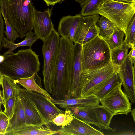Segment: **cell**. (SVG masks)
<instances>
[{"mask_svg": "<svg viewBox=\"0 0 135 135\" xmlns=\"http://www.w3.org/2000/svg\"><path fill=\"white\" fill-rule=\"evenodd\" d=\"M73 43L61 37L59 56L52 86L51 94L56 100L67 99L68 87L74 64Z\"/></svg>", "mask_w": 135, "mask_h": 135, "instance_id": "6da1fadb", "label": "cell"}, {"mask_svg": "<svg viewBox=\"0 0 135 135\" xmlns=\"http://www.w3.org/2000/svg\"><path fill=\"white\" fill-rule=\"evenodd\" d=\"M0 63V74L16 80L30 77L39 71V55L31 48L20 50L17 53L3 55Z\"/></svg>", "mask_w": 135, "mask_h": 135, "instance_id": "7a4b0ae2", "label": "cell"}, {"mask_svg": "<svg viewBox=\"0 0 135 135\" xmlns=\"http://www.w3.org/2000/svg\"><path fill=\"white\" fill-rule=\"evenodd\" d=\"M35 8L32 0H7V19L19 37L32 32Z\"/></svg>", "mask_w": 135, "mask_h": 135, "instance_id": "3957f363", "label": "cell"}, {"mask_svg": "<svg viewBox=\"0 0 135 135\" xmlns=\"http://www.w3.org/2000/svg\"><path fill=\"white\" fill-rule=\"evenodd\" d=\"M116 72L111 61L81 71L80 98L93 95Z\"/></svg>", "mask_w": 135, "mask_h": 135, "instance_id": "277c9868", "label": "cell"}, {"mask_svg": "<svg viewBox=\"0 0 135 135\" xmlns=\"http://www.w3.org/2000/svg\"><path fill=\"white\" fill-rule=\"evenodd\" d=\"M60 37L54 29L43 42L42 51L44 59L43 82L45 90L50 94L59 56Z\"/></svg>", "mask_w": 135, "mask_h": 135, "instance_id": "5b68a950", "label": "cell"}, {"mask_svg": "<svg viewBox=\"0 0 135 135\" xmlns=\"http://www.w3.org/2000/svg\"><path fill=\"white\" fill-rule=\"evenodd\" d=\"M82 46L81 71L111 61V50L98 35Z\"/></svg>", "mask_w": 135, "mask_h": 135, "instance_id": "8992f818", "label": "cell"}, {"mask_svg": "<svg viewBox=\"0 0 135 135\" xmlns=\"http://www.w3.org/2000/svg\"><path fill=\"white\" fill-rule=\"evenodd\" d=\"M135 13L134 6L112 0H106L97 8L98 14L108 18L125 34Z\"/></svg>", "mask_w": 135, "mask_h": 135, "instance_id": "52a82bcc", "label": "cell"}, {"mask_svg": "<svg viewBox=\"0 0 135 135\" xmlns=\"http://www.w3.org/2000/svg\"><path fill=\"white\" fill-rule=\"evenodd\" d=\"M120 82L100 99V103L114 115H127L132 109V104L122 89Z\"/></svg>", "mask_w": 135, "mask_h": 135, "instance_id": "ba28073f", "label": "cell"}, {"mask_svg": "<svg viewBox=\"0 0 135 135\" xmlns=\"http://www.w3.org/2000/svg\"><path fill=\"white\" fill-rule=\"evenodd\" d=\"M134 64L127 55L122 65L115 68L123 86V91L132 104L135 103Z\"/></svg>", "mask_w": 135, "mask_h": 135, "instance_id": "9c48e42d", "label": "cell"}, {"mask_svg": "<svg viewBox=\"0 0 135 135\" xmlns=\"http://www.w3.org/2000/svg\"><path fill=\"white\" fill-rule=\"evenodd\" d=\"M24 90L47 125L52 123V119L58 114L64 112V111L59 109L52 101L43 95L25 89Z\"/></svg>", "mask_w": 135, "mask_h": 135, "instance_id": "30bf717a", "label": "cell"}, {"mask_svg": "<svg viewBox=\"0 0 135 135\" xmlns=\"http://www.w3.org/2000/svg\"><path fill=\"white\" fill-rule=\"evenodd\" d=\"M100 17L98 14L82 17L74 36L73 43L82 45L98 35L96 23Z\"/></svg>", "mask_w": 135, "mask_h": 135, "instance_id": "8fae6325", "label": "cell"}, {"mask_svg": "<svg viewBox=\"0 0 135 135\" xmlns=\"http://www.w3.org/2000/svg\"><path fill=\"white\" fill-rule=\"evenodd\" d=\"M74 64L68 87L67 99L80 98V76L82 71V45L75 43Z\"/></svg>", "mask_w": 135, "mask_h": 135, "instance_id": "7c38bea8", "label": "cell"}, {"mask_svg": "<svg viewBox=\"0 0 135 135\" xmlns=\"http://www.w3.org/2000/svg\"><path fill=\"white\" fill-rule=\"evenodd\" d=\"M52 8L43 12L34 10L33 29L38 39L43 42L46 40L54 29L51 20Z\"/></svg>", "mask_w": 135, "mask_h": 135, "instance_id": "4fadbf2b", "label": "cell"}, {"mask_svg": "<svg viewBox=\"0 0 135 135\" xmlns=\"http://www.w3.org/2000/svg\"><path fill=\"white\" fill-rule=\"evenodd\" d=\"M18 96L23 107L26 124L37 126L48 125L36 106L28 97L24 89H17Z\"/></svg>", "mask_w": 135, "mask_h": 135, "instance_id": "5bb4252c", "label": "cell"}, {"mask_svg": "<svg viewBox=\"0 0 135 135\" xmlns=\"http://www.w3.org/2000/svg\"><path fill=\"white\" fill-rule=\"evenodd\" d=\"M57 134L62 135H104V133L73 116L68 125L62 126L57 130Z\"/></svg>", "mask_w": 135, "mask_h": 135, "instance_id": "9a60e30c", "label": "cell"}, {"mask_svg": "<svg viewBox=\"0 0 135 135\" xmlns=\"http://www.w3.org/2000/svg\"><path fill=\"white\" fill-rule=\"evenodd\" d=\"M82 16L78 14L74 16H65L59 22L57 33L61 37L68 38L73 42L79 23Z\"/></svg>", "mask_w": 135, "mask_h": 135, "instance_id": "2e32d148", "label": "cell"}, {"mask_svg": "<svg viewBox=\"0 0 135 135\" xmlns=\"http://www.w3.org/2000/svg\"><path fill=\"white\" fill-rule=\"evenodd\" d=\"M93 107L91 106H79L73 107L70 110L75 117L89 124L95 125L100 130L114 131V129L104 126L100 123L96 116Z\"/></svg>", "mask_w": 135, "mask_h": 135, "instance_id": "e0dca14e", "label": "cell"}, {"mask_svg": "<svg viewBox=\"0 0 135 135\" xmlns=\"http://www.w3.org/2000/svg\"><path fill=\"white\" fill-rule=\"evenodd\" d=\"M52 101L59 107L66 110H70L77 107L91 106L99 105L100 99L93 95L79 98H68L61 100L54 99Z\"/></svg>", "mask_w": 135, "mask_h": 135, "instance_id": "ac0fdd59", "label": "cell"}, {"mask_svg": "<svg viewBox=\"0 0 135 135\" xmlns=\"http://www.w3.org/2000/svg\"><path fill=\"white\" fill-rule=\"evenodd\" d=\"M39 126L25 124L8 133V135H52L57 134L54 131L46 125Z\"/></svg>", "mask_w": 135, "mask_h": 135, "instance_id": "d6986e66", "label": "cell"}, {"mask_svg": "<svg viewBox=\"0 0 135 135\" xmlns=\"http://www.w3.org/2000/svg\"><path fill=\"white\" fill-rule=\"evenodd\" d=\"M16 81L25 89L41 94L52 101L53 100L50 94L41 86V79L37 73L35 74L30 77L20 79Z\"/></svg>", "mask_w": 135, "mask_h": 135, "instance_id": "ffe728a7", "label": "cell"}, {"mask_svg": "<svg viewBox=\"0 0 135 135\" xmlns=\"http://www.w3.org/2000/svg\"><path fill=\"white\" fill-rule=\"evenodd\" d=\"M17 89H16V96L14 112L9 120V125L5 135L12 130L26 124L24 110L18 96Z\"/></svg>", "mask_w": 135, "mask_h": 135, "instance_id": "44dd1931", "label": "cell"}, {"mask_svg": "<svg viewBox=\"0 0 135 135\" xmlns=\"http://www.w3.org/2000/svg\"><path fill=\"white\" fill-rule=\"evenodd\" d=\"M26 37L23 41L19 43L16 44L14 42L9 41L3 35L1 47L5 48H8L9 50L3 55H7L12 54L16 49L21 46H29V48H31L33 44L38 39L35 33L33 32L27 35Z\"/></svg>", "mask_w": 135, "mask_h": 135, "instance_id": "7402d4cb", "label": "cell"}, {"mask_svg": "<svg viewBox=\"0 0 135 135\" xmlns=\"http://www.w3.org/2000/svg\"><path fill=\"white\" fill-rule=\"evenodd\" d=\"M96 26L98 31V35L104 40L108 39L110 37L116 27L111 21L102 15L97 22Z\"/></svg>", "mask_w": 135, "mask_h": 135, "instance_id": "603a6c76", "label": "cell"}, {"mask_svg": "<svg viewBox=\"0 0 135 135\" xmlns=\"http://www.w3.org/2000/svg\"><path fill=\"white\" fill-rule=\"evenodd\" d=\"M130 48L124 40L120 46L111 50V61L115 68L120 66L123 62Z\"/></svg>", "mask_w": 135, "mask_h": 135, "instance_id": "cb8c5ba5", "label": "cell"}, {"mask_svg": "<svg viewBox=\"0 0 135 135\" xmlns=\"http://www.w3.org/2000/svg\"><path fill=\"white\" fill-rule=\"evenodd\" d=\"M1 82L2 88V96L4 103L6 100L11 97L16 89L20 87L16 80L4 75H1Z\"/></svg>", "mask_w": 135, "mask_h": 135, "instance_id": "d4e9b609", "label": "cell"}, {"mask_svg": "<svg viewBox=\"0 0 135 135\" xmlns=\"http://www.w3.org/2000/svg\"><path fill=\"white\" fill-rule=\"evenodd\" d=\"M0 7L2 15L4 20L5 31L4 33L8 40L14 42L19 37L18 34L13 28L7 19V0H0Z\"/></svg>", "mask_w": 135, "mask_h": 135, "instance_id": "484cf974", "label": "cell"}, {"mask_svg": "<svg viewBox=\"0 0 135 135\" xmlns=\"http://www.w3.org/2000/svg\"><path fill=\"white\" fill-rule=\"evenodd\" d=\"M120 82V80L116 71L93 95L100 99Z\"/></svg>", "mask_w": 135, "mask_h": 135, "instance_id": "4316f807", "label": "cell"}, {"mask_svg": "<svg viewBox=\"0 0 135 135\" xmlns=\"http://www.w3.org/2000/svg\"><path fill=\"white\" fill-rule=\"evenodd\" d=\"M93 108L100 123L104 126L110 127L111 121L114 115L106 108L100 104L93 107Z\"/></svg>", "mask_w": 135, "mask_h": 135, "instance_id": "83f0119b", "label": "cell"}, {"mask_svg": "<svg viewBox=\"0 0 135 135\" xmlns=\"http://www.w3.org/2000/svg\"><path fill=\"white\" fill-rule=\"evenodd\" d=\"M124 32L117 27L110 37L108 39L105 40L111 50L117 48L121 45L124 40Z\"/></svg>", "mask_w": 135, "mask_h": 135, "instance_id": "f1b7e54d", "label": "cell"}, {"mask_svg": "<svg viewBox=\"0 0 135 135\" xmlns=\"http://www.w3.org/2000/svg\"><path fill=\"white\" fill-rule=\"evenodd\" d=\"M106 0H88L82 7L81 15L82 17L97 14V8Z\"/></svg>", "mask_w": 135, "mask_h": 135, "instance_id": "f546056e", "label": "cell"}, {"mask_svg": "<svg viewBox=\"0 0 135 135\" xmlns=\"http://www.w3.org/2000/svg\"><path fill=\"white\" fill-rule=\"evenodd\" d=\"M124 41L130 48L135 47V15L129 23L125 34Z\"/></svg>", "mask_w": 135, "mask_h": 135, "instance_id": "4dcf8cb0", "label": "cell"}, {"mask_svg": "<svg viewBox=\"0 0 135 135\" xmlns=\"http://www.w3.org/2000/svg\"><path fill=\"white\" fill-rule=\"evenodd\" d=\"M73 116L70 110H65L64 113H60L52 119L53 124L63 126L69 124L73 119Z\"/></svg>", "mask_w": 135, "mask_h": 135, "instance_id": "1f68e13d", "label": "cell"}, {"mask_svg": "<svg viewBox=\"0 0 135 135\" xmlns=\"http://www.w3.org/2000/svg\"><path fill=\"white\" fill-rule=\"evenodd\" d=\"M16 89L12 96L7 99L4 102L5 109L3 112L8 117L9 119L12 118L14 112L16 96Z\"/></svg>", "mask_w": 135, "mask_h": 135, "instance_id": "d6a6232c", "label": "cell"}, {"mask_svg": "<svg viewBox=\"0 0 135 135\" xmlns=\"http://www.w3.org/2000/svg\"><path fill=\"white\" fill-rule=\"evenodd\" d=\"M9 120L3 112L0 111V135H5L9 125Z\"/></svg>", "mask_w": 135, "mask_h": 135, "instance_id": "836d02e7", "label": "cell"}, {"mask_svg": "<svg viewBox=\"0 0 135 135\" xmlns=\"http://www.w3.org/2000/svg\"><path fill=\"white\" fill-rule=\"evenodd\" d=\"M4 22L2 15L0 7V48L1 47L2 38L4 33Z\"/></svg>", "mask_w": 135, "mask_h": 135, "instance_id": "e575fe53", "label": "cell"}, {"mask_svg": "<svg viewBox=\"0 0 135 135\" xmlns=\"http://www.w3.org/2000/svg\"><path fill=\"white\" fill-rule=\"evenodd\" d=\"M131 49L129 52L128 53V56L132 61L135 63V47H133Z\"/></svg>", "mask_w": 135, "mask_h": 135, "instance_id": "d590c367", "label": "cell"}, {"mask_svg": "<svg viewBox=\"0 0 135 135\" xmlns=\"http://www.w3.org/2000/svg\"><path fill=\"white\" fill-rule=\"evenodd\" d=\"M48 6L54 5L56 3L62 2L64 0H43Z\"/></svg>", "mask_w": 135, "mask_h": 135, "instance_id": "8d00e7d4", "label": "cell"}, {"mask_svg": "<svg viewBox=\"0 0 135 135\" xmlns=\"http://www.w3.org/2000/svg\"><path fill=\"white\" fill-rule=\"evenodd\" d=\"M132 5L135 6V0H112Z\"/></svg>", "mask_w": 135, "mask_h": 135, "instance_id": "74e56055", "label": "cell"}, {"mask_svg": "<svg viewBox=\"0 0 135 135\" xmlns=\"http://www.w3.org/2000/svg\"><path fill=\"white\" fill-rule=\"evenodd\" d=\"M3 105L4 107L5 104L3 99L2 93L0 92V111H2L1 106L2 105Z\"/></svg>", "mask_w": 135, "mask_h": 135, "instance_id": "f35d334b", "label": "cell"}, {"mask_svg": "<svg viewBox=\"0 0 135 135\" xmlns=\"http://www.w3.org/2000/svg\"><path fill=\"white\" fill-rule=\"evenodd\" d=\"M78 3L81 7H82L87 2L88 0H75Z\"/></svg>", "mask_w": 135, "mask_h": 135, "instance_id": "ab89813d", "label": "cell"}, {"mask_svg": "<svg viewBox=\"0 0 135 135\" xmlns=\"http://www.w3.org/2000/svg\"><path fill=\"white\" fill-rule=\"evenodd\" d=\"M132 116V117L134 121L135 122V109L134 108L131 110L130 112Z\"/></svg>", "mask_w": 135, "mask_h": 135, "instance_id": "60d3db41", "label": "cell"}, {"mask_svg": "<svg viewBox=\"0 0 135 135\" xmlns=\"http://www.w3.org/2000/svg\"><path fill=\"white\" fill-rule=\"evenodd\" d=\"M4 58V57L3 55H1L0 54V63L2 62L3 61Z\"/></svg>", "mask_w": 135, "mask_h": 135, "instance_id": "b9f144b4", "label": "cell"}, {"mask_svg": "<svg viewBox=\"0 0 135 135\" xmlns=\"http://www.w3.org/2000/svg\"><path fill=\"white\" fill-rule=\"evenodd\" d=\"M1 74H0V92L2 93V91L1 90Z\"/></svg>", "mask_w": 135, "mask_h": 135, "instance_id": "7bdbcfd3", "label": "cell"}]
</instances>
